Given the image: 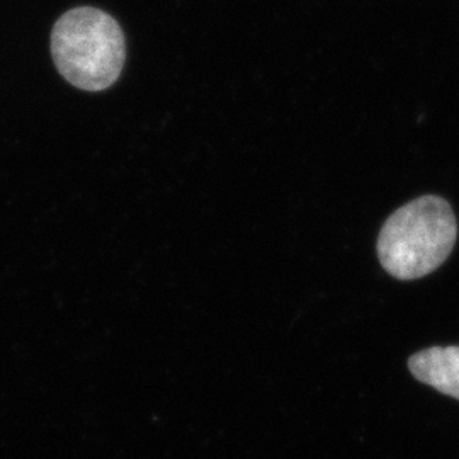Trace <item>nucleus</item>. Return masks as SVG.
Wrapping results in <instances>:
<instances>
[{
  "label": "nucleus",
  "instance_id": "nucleus-1",
  "mask_svg": "<svg viewBox=\"0 0 459 459\" xmlns=\"http://www.w3.org/2000/svg\"><path fill=\"white\" fill-rule=\"evenodd\" d=\"M456 218L441 197H419L394 212L377 238L381 265L396 279L424 278L449 257Z\"/></svg>",
  "mask_w": 459,
  "mask_h": 459
},
{
  "label": "nucleus",
  "instance_id": "nucleus-2",
  "mask_svg": "<svg viewBox=\"0 0 459 459\" xmlns=\"http://www.w3.org/2000/svg\"><path fill=\"white\" fill-rule=\"evenodd\" d=\"M51 55L68 82L98 92L111 87L123 70L125 36L109 14L94 7H77L56 21L51 31Z\"/></svg>",
  "mask_w": 459,
  "mask_h": 459
},
{
  "label": "nucleus",
  "instance_id": "nucleus-3",
  "mask_svg": "<svg viewBox=\"0 0 459 459\" xmlns=\"http://www.w3.org/2000/svg\"><path fill=\"white\" fill-rule=\"evenodd\" d=\"M411 375L436 392L459 400V347H430L409 361Z\"/></svg>",
  "mask_w": 459,
  "mask_h": 459
}]
</instances>
